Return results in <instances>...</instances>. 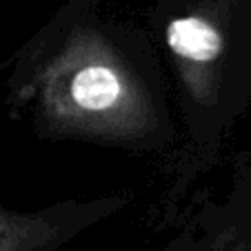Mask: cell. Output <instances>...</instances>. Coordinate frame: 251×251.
I'll list each match as a JSON object with an SVG mask.
<instances>
[{
	"label": "cell",
	"instance_id": "3957f363",
	"mask_svg": "<svg viewBox=\"0 0 251 251\" xmlns=\"http://www.w3.org/2000/svg\"><path fill=\"white\" fill-rule=\"evenodd\" d=\"M129 194L65 198L43 209H11L0 202V251H60L129 204Z\"/></svg>",
	"mask_w": 251,
	"mask_h": 251
},
{
	"label": "cell",
	"instance_id": "277c9868",
	"mask_svg": "<svg viewBox=\"0 0 251 251\" xmlns=\"http://www.w3.org/2000/svg\"><path fill=\"white\" fill-rule=\"evenodd\" d=\"M160 251H251V194L216 216H200Z\"/></svg>",
	"mask_w": 251,
	"mask_h": 251
},
{
	"label": "cell",
	"instance_id": "6da1fadb",
	"mask_svg": "<svg viewBox=\"0 0 251 251\" xmlns=\"http://www.w3.org/2000/svg\"><path fill=\"white\" fill-rule=\"evenodd\" d=\"M7 114L51 142L178 158L165 65L127 0H65L14 53Z\"/></svg>",
	"mask_w": 251,
	"mask_h": 251
},
{
	"label": "cell",
	"instance_id": "7a4b0ae2",
	"mask_svg": "<svg viewBox=\"0 0 251 251\" xmlns=\"http://www.w3.org/2000/svg\"><path fill=\"white\" fill-rule=\"evenodd\" d=\"M142 16L169 80L182 191L251 102V0H147Z\"/></svg>",
	"mask_w": 251,
	"mask_h": 251
}]
</instances>
